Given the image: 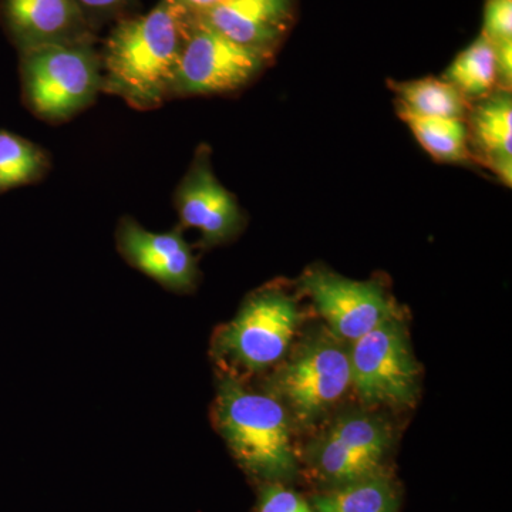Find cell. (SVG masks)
<instances>
[{
	"label": "cell",
	"mask_w": 512,
	"mask_h": 512,
	"mask_svg": "<svg viewBox=\"0 0 512 512\" xmlns=\"http://www.w3.org/2000/svg\"><path fill=\"white\" fill-rule=\"evenodd\" d=\"M194 13L175 0H160L147 13L114 23L100 47L101 93L138 111L171 101L175 73Z\"/></svg>",
	"instance_id": "obj_1"
},
{
	"label": "cell",
	"mask_w": 512,
	"mask_h": 512,
	"mask_svg": "<svg viewBox=\"0 0 512 512\" xmlns=\"http://www.w3.org/2000/svg\"><path fill=\"white\" fill-rule=\"evenodd\" d=\"M215 420L234 456L255 476L279 480L295 473L288 413L275 397L249 392L234 377H224Z\"/></svg>",
	"instance_id": "obj_2"
},
{
	"label": "cell",
	"mask_w": 512,
	"mask_h": 512,
	"mask_svg": "<svg viewBox=\"0 0 512 512\" xmlns=\"http://www.w3.org/2000/svg\"><path fill=\"white\" fill-rule=\"evenodd\" d=\"M19 77L26 109L59 126L90 109L101 94L100 49L87 42L20 53Z\"/></svg>",
	"instance_id": "obj_3"
},
{
	"label": "cell",
	"mask_w": 512,
	"mask_h": 512,
	"mask_svg": "<svg viewBox=\"0 0 512 512\" xmlns=\"http://www.w3.org/2000/svg\"><path fill=\"white\" fill-rule=\"evenodd\" d=\"M352 386L349 350L342 340L318 335L299 346L269 383L275 397L302 426L328 413Z\"/></svg>",
	"instance_id": "obj_4"
},
{
	"label": "cell",
	"mask_w": 512,
	"mask_h": 512,
	"mask_svg": "<svg viewBox=\"0 0 512 512\" xmlns=\"http://www.w3.org/2000/svg\"><path fill=\"white\" fill-rule=\"evenodd\" d=\"M272 57L232 42L194 15L171 87V100L241 92L261 76Z\"/></svg>",
	"instance_id": "obj_5"
},
{
	"label": "cell",
	"mask_w": 512,
	"mask_h": 512,
	"mask_svg": "<svg viewBox=\"0 0 512 512\" xmlns=\"http://www.w3.org/2000/svg\"><path fill=\"white\" fill-rule=\"evenodd\" d=\"M301 322L298 306L276 289L255 293L231 323L222 328L217 346L235 365L259 372L285 356Z\"/></svg>",
	"instance_id": "obj_6"
},
{
	"label": "cell",
	"mask_w": 512,
	"mask_h": 512,
	"mask_svg": "<svg viewBox=\"0 0 512 512\" xmlns=\"http://www.w3.org/2000/svg\"><path fill=\"white\" fill-rule=\"evenodd\" d=\"M349 359L352 386L363 402L407 406L416 399V362L394 316L355 340Z\"/></svg>",
	"instance_id": "obj_7"
},
{
	"label": "cell",
	"mask_w": 512,
	"mask_h": 512,
	"mask_svg": "<svg viewBox=\"0 0 512 512\" xmlns=\"http://www.w3.org/2000/svg\"><path fill=\"white\" fill-rule=\"evenodd\" d=\"M392 431L379 417L343 414L311 446L309 457L320 476L338 485L376 476L392 444Z\"/></svg>",
	"instance_id": "obj_8"
},
{
	"label": "cell",
	"mask_w": 512,
	"mask_h": 512,
	"mask_svg": "<svg viewBox=\"0 0 512 512\" xmlns=\"http://www.w3.org/2000/svg\"><path fill=\"white\" fill-rule=\"evenodd\" d=\"M174 207L180 227L200 231L205 248L231 241L245 225L237 198L214 173L208 144H200L195 150L187 173L175 188Z\"/></svg>",
	"instance_id": "obj_9"
},
{
	"label": "cell",
	"mask_w": 512,
	"mask_h": 512,
	"mask_svg": "<svg viewBox=\"0 0 512 512\" xmlns=\"http://www.w3.org/2000/svg\"><path fill=\"white\" fill-rule=\"evenodd\" d=\"M302 286L330 332L342 342H355L393 316L383 289L373 282L352 281L315 268L303 275Z\"/></svg>",
	"instance_id": "obj_10"
},
{
	"label": "cell",
	"mask_w": 512,
	"mask_h": 512,
	"mask_svg": "<svg viewBox=\"0 0 512 512\" xmlns=\"http://www.w3.org/2000/svg\"><path fill=\"white\" fill-rule=\"evenodd\" d=\"M0 25L18 53L97 42L76 0H0Z\"/></svg>",
	"instance_id": "obj_11"
},
{
	"label": "cell",
	"mask_w": 512,
	"mask_h": 512,
	"mask_svg": "<svg viewBox=\"0 0 512 512\" xmlns=\"http://www.w3.org/2000/svg\"><path fill=\"white\" fill-rule=\"evenodd\" d=\"M116 242L127 264L164 288L188 292L197 284V259L183 237V228L158 234L124 217L117 227Z\"/></svg>",
	"instance_id": "obj_12"
},
{
	"label": "cell",
	"mask_w": 512,
	"mask_h": 512,
	"mask_svg": "<svg viewBox=\"0 0 512 512\" xmlns=\"http://www.w3.org/2000/svg\"><path fill=\"white\" fill-rule=\"evenodd\" d=\"M295 15V0H228L198 19L232 42L275 55Z\"/></svg>",
	"instance_id": "obj_13"
},
{
	"label": "cell",
	"mask_w": 512,
	"mask_h": 512,
	"mask_svg": "<svg viewBox=\"0 0 512 512\" xmlns=\"http://www.w3.org/2000/svg\"><path fill=\"white\" fill-rule=\"evenodd\" d=\"M471 158L512 184V96L511 90L495 89L473 101L466 117Z\"/></svg>",
	"instance_id": "obj_14"
},
{
	"label": "cell",
	"mask_w": 512,
	"mask_h": 512,
	"mask_svg": "<svg viewBox=\"0 0 512 512\" xmlns=\"http://www.w3.org/2000/svg\"><path fill=\"white\" fill-rule=\"evenodd\" d=\"M390 87L399 101V113L431 119L466 120L471 101L444 79L392 82Z\"/></svg>",
	"instance_id": "obj_15"
},
{
	"label": "cell",
	"mask_w": 512,
	"mask_h": 512,
	"mask_svg": "<svg viewBox=\"0 0 512 512\" xmlns=\"http://www.w3.org/2000/svg\"><path fill=\"white\" fill-rule=\"evenodd\" d=\"M50 170L52 158L45 148L0 128V195L39 184Z\"/></svg>",
	"instance_id": "obj_16"
},
{
	"label": "cell",
	"mask_w": 512,
	"mask_h": 512,
	"mask_svg": "<svg viewBox=\"0 0 512 512\" xmlns=\"http://www.w3.org/2000/svg\"><path fill=\"white\" fill-rule=\"evenodd\" d=\"M444 80L457 87L468 101L483 99L498 89V64L495 47L484 35L478 36L444 73Z\"/></svg>",
	"instance_id": "obj_17"
},
{
	"label": "cell",
	"mask_w": 512,
	"mask_h": 512,
	"mask_svg": "<svg viewBox=\"0 0 512 512\" xmlns=\"http://www.w3.org/2000/svg\"><path fill=\"white\" fill-rule=\"evenodd\" d=\"M396 507V490L384 471L313 498L315 512H396Z\"/></svg>",
	"instance_id": "obj_18"
},
{
	"label": "cell",
	"mask_w": 512,
	"mask_h": 512,
	"mask_svg": "<svg viewBox=\"0 0 512 512\" xmlns=\"http://www.w3.org/2000/svg\"><path fill=\"white\" fill-rule=\"evenodd\" d=\"M399 116L434 160L453 164L473 161L468 150L466 120L431 119L407 113Z\"/></svg>",
	"instance_id": "obj_19"
},
{
	"label": "cell",
	"mask_w": 512,
	"mask_h": 512,
	"mask_svg": "<svg viewBox=\"0 0 512 512\" xmlns=\"http://www.w3.org/2000/svg\"><path fill=\"white\" fill-rule=\"evenodd\" d=\"M76 2L96 33H99L107 23L114 25L120 20L140 13L138 0H76Z\"/></svg>",
	"instance_id": "obj_20"
},
{
	"label": "cell",
	"mask_w": 512,
	"mask_h": 512,
	"mask_svg": "<svg viewBox=\"0 0 512 512\" xmlns=\"http://www.w3.org/2000/svg\"><path fill=\"white\" fill-rule=\"evenodd\" d=\"M481 35L494 46L512 42V0H485Z\"/></svg>",
	"instance_id": "obj_21"
},
{
	"label": "cell",
	"mask_w": 512,
	"mask_h": 512,
	"mask_svg": "<svg viewBox=\"0 0 512 512\" xmlns=\"http://www.w3.org/2000/svg\"><path fill=\"white\" fill-rule=\"evenodd\" d=\"M259 512H315V510L295 491L288 490L279 484H272L262 491Z\"/></svg>",
	"instance_id": "obj_22"
},
{
	"label": "cell",
	"mask_w": 512,
	"mask_h": 512,
	"mask_svg": "<svg viewBox=\"0 0 512 512\" xmlns=\"http://www.w3.org/2000/svg\"><path fill=\"white\" fill-rule=\"evenodd\" d=\"M175 2L180 3L188 12L198 15V13L215 8V6L221 5V3L228 2V0H175Z\"/></svg>",
	"instance_id": "obj_23"
}]
</instances>
